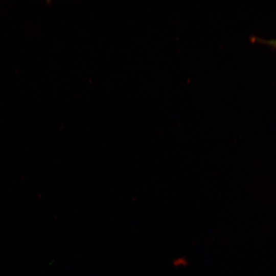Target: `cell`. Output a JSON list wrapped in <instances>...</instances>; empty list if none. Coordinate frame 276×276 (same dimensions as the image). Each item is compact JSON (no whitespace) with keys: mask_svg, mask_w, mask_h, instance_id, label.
<instances>
[{"mask_svg":"<svg viewBox=\"0 0 276 276\" xmlns=\"http://www.w3.org/2000/svg\"><path fill=\"white\" fill-rule=\"evenodd\" d=\"M265 43H267L268 44H270V45H272L275 48H276V39L273 40H270V41H266L265 42Z\"/></svg>","mask_w":276,"mask_h":276,"instance_id":"obj_1","label":"cell"}]
</instances>
